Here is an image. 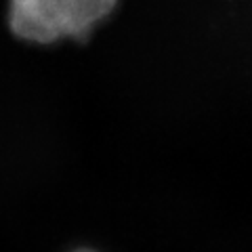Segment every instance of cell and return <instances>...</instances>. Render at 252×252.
Wrapping results in <instances>:
<instances>
[{"label": "cell", "mask_w": 252, "mask_h": 252, "mask_svg": "<svg viewBox=\"0 0 252 252\" xmlns=\"http://www.w3.org/2000/svg\"><path fill=\"white\" fill-rule=\"evenodd\" d=\"M116 4L118 0H9V28L32 44L84 42Z\"/></svg>", "instance_id": "1"}, {"label": "cell", "mask_w": 252, "mask_h": 252, "mask_svg": "<svg viewBox=\"0 0 252 252\" xmlns=\"http://www.w3.org/2000/svg\"><path fill=\"white\" fill-rule=\"evenodd\" d=\"M76 252H94V250H76Z\"/></svg>", "instance_id": "2"}]
</instances>
